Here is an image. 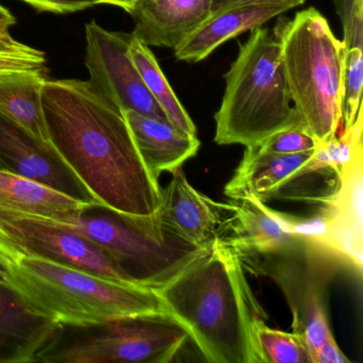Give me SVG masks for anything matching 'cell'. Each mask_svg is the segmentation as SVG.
<instances>
[{"label": "cell", "instance_id": "d6986e66", "mask_svg": "<svg viewBox=\"0 0 363 363\" xmlns=\"http://www.w3.org/2000/svg\"><path fill=\"white\" fill-rule=\"evenodd\" d=\"M46 80L40 71L0 74V113L50 143L42 103Z\"/></svg>", "mask_w": 363, "mask_h": 363}, {"label": "cell", "instance_id": "52a82bcc", "mask_svg": "<svg viewBox=\"0 0 363 363\" xmlns=\"http://www.w3.org/2000/svg\"><path fill=\"white\" fill-rule=\"evenodd\" d=\"M58 223L99 245L133 284L156 292L209 247L189 241L158 213L133 216L101 203L86 205L77 218Z\"/></svg>", "mask_w": 363, "mask_h": 363}, {"label": "cell", "instance_id": "7c38bea8", "mask_svg": "<svg viewBox=\"0 0 363 363\" xmlns=\"http://www.w3.org/2000/svg\"><path fill=\"white\" fill-rule=\"evenodd\" d=\"M0 169L50 186L84 203H99L52 143L0 113Z\"/></svg>", "mask_w": 363, "mask_h": 363}, {"label": "cell", "instance_id": "4fadbf2b", "mask_svg": "<svg viewBox=\"0 0 363 363\" xmlns=\"http://www.w3.org/2000/svg\"><path fill=\"white\" fill-rule=\"evenodd\" d=\"M158 214L182 237L208 247L224 238L230 203L214 201L193 188L182 167H177L172 172L169 186L161 190Z\"/></svg>", "mask_w": 363, "mask_h": 363}, {"label": "cell", "instance_id": "ac0fdd59", "mask_svg": "<svg viewBox=\"0 0 363 363\" xmlns=\"http://www.w3.org/2000/svg\"><path fill=\"white\" fill-rule=\"evenodd\" d=\"M90 203L76 201L28 178L0 169V206L65 223Z\"/></svg>", "mask_w": 363, "mask_h": 363}, {"label": "cell", "instance_id": "603a6c76", "mask_svg": "<svg viewBox=\"0 0 363 363\" xmlns=\"http://www.w3.org/2000/svg\"><path fill=\"white\" fill-rule=\"evenodd\" d=\"M254 146L262 152L288 155L309 152L318 148L320 144L303 125H298L278 131Z\"/></svg>", "mask_w": 363, "mask_h": 363}, {"label": "cell", "instance_id": "4dcf8cb0", "mask_svg": "<svg viewBox=\"0 0 363 363\" xmlns=\"http://www.w3.org/2000/svg\"><path fill=\"white\" fill-rule=\"evenodd\" d=\"M18 48L16 40L8 33H0V52H16Z\"/></svg>", "mask_w": 363, "mask_h": 363}, {"label": "cell", "instance_id": "1f68e13d", "mask_svg": "<svg viewBox=\"0 0 363 363\" xmlns=\"http://www.w3.org/2000/svg\"><path fill=\"white\" fill-rule=\"evenodd\" d=\"M95 5H111L122 8L126 12H130L138 0H94Z\"/></svg>", "mask_w": 363, "mask_h": 363}, {"label": "cell", "instance_id": "5bb4252c", "mask_svg": "<svg viewBox=\"0 0 363 363\" xmlns=\"http://www.w3.org/2000/svg\"><path fill=\"white\" fill-rule=\"evenodd\" d=\"M57 325L0 277V363L35 362Z\"/></svg>", "mask_w": 363, "mask_h": 363}, {"label": "cell", "instance_id": "2e32d148", "mask_svg": "<svg viewBox=\"0 0 363 363\" xmlns=\"http://www.w3.org/2000/svg\"><path fill=\"white\" fill-rule=\"evenodd\" d=\"M292 9L284 4L238 6L210 16L179 48L174 50L178 61L197 63L233 38L262 27L272 18Z\"/></svg>", "mask_w": 363, "mask_h": 363}, {"label": "cell", "instance_id": "6da1fadb", "mask_svg": "<svg viewBox=\"0 0 363 363\" xmlns=\"http://www.w3.org/2000/svg\"><path fill=\"white\" fill-rule=\"evenodd\" d=\"M42 103L50 143L99 203L133 216L158 213L162 188L118 106L78 79L46 80Z\"/></svg>", "mask_w": 363, "mask_h": 363}, {"label": "cell", "instance_id": "8fae6325", "mask_svg": "<svg viewBox=\"0 0 363 363\" xmlns=\"http://www.w3.org/2000/svg\"><path fill=\"white\" fill-rule=\"evenodd\" d=\"M223 241L238 256L269 255L301 247L313 239L309 220L272 209L256 199L231 201Z\"/></svg>", "mask_w": 363, "mask_h": 363}, {"label": "cell", "instance_id": "30bf717a", "mask_svg": "<svg viewBox=\"0 0 363 363\" xmlns=\"http://www.w3.org/2000/svg\"><path fill=\"white\" fill-rule=\"evenodd\" d=\"M84 33V65L92 86L124 112L167 120L131 60L129 44L133 35L107 30L94 20L86 24Z\"/></svg>", "mask_w": 363, "mask_h": 363}, {"label": "cell", "instance_id": "ffe728a7", "mask_svg": "<svg viewBox=\"0 0 363 363\" xmlns=\"http://www.w3.org/2000/svg\"><path fill=\"white\" fill-rule=\"evenodd\" d=\"M129 55L144 84L158 104L167 121L184 133L197 135L196 126L172 89L150 46L131 38Z\"/></svg>", "mask_w": 363, "mask_h": 363}, {"label": "cell", "instance_id": "7a4b0ae2", "mask_svg": "<svg viewBox=\"0 0 363 363\" xmlns=\"http://www.w3.org/2000/svg\"><path fill=\"white\" fill-rule=\"evenodd\" d=\"M157 293L208 362L254 363L250 329L267 316L226 242L214 241Z\"/></svg>", "mask_w": 363, "mask_h": 363}, {"label": "cell", "instance_id": "3957f363", "mask_svg": "<svg viewBox=\"0 0 363 363\" xmlns=\"http://www.w3.org/2000/svg\"><path fill=\"white\" fill-rule=\"evenodd\" d=\"M224 79V96L214 116L218 145L250 147L278 131L303 125L291 104L277 31L261 27L250 31Z\"/></svg>", "mask_w": 363, "mask_h": 363}, {"label": "cell", "instance_id": "f546056e", "mask_svg": "<svg viewBox=\"0 0 363 363\" xmlns=\"http://www.w3.org/2000/svg\"><path fill=\"white\" fill-rule=\"evenodd\" d=\"M16 24V16L7 8L0 5V33H9V29Z\"/></svg>", "mask_w": 363, "mask_h": 363}, {"label": "cell", "instance_id": "484cf974", "mask_svg": "<svg viewBox=\"0 0 363 363\" xmlns=\"http://www.w3.org/2000/svg\"><path fill=\"white\" fill-rule=\"evenodd\" d=\"M312 354L314 363H350V359L340 350L333 335L327 337Z\"/></svg>", "mask_w": 363, "mask_h": 363}, {"label": "cell", "instance_id": "44dd1931", "mask_svg": "<svg viewBox=\"0 0 363 363\" xmlns=\"http://www.w3.org/2000/svg\"><path fill=\"white\" fill-rule=\"evenodd\" d=\"M254 363H314L311 350L298 333L269 328L256 318L250 329Z\"/></svg>", "mask_w": 363, "mask_h": 363}, {"label": "cell", "instance_id": "e0dca14e", "mask_svg": "<svg viewBox=\"0 0 363 363\" xmlns=\"http://www.w3.org/2000/svg\"><path fill=\"white\" fill-rule=\"evenodd\" d=\"M138 152L155 179L173 172L194 157L201 147L197 135L178 129L167 120L125 111Z\"/></svg>", "mask_w": 363, "mask_h": 363}, {"label": "cell", "instance_id": "9c48e42d", "mask_svg": "<svg viewBox=\"0 0 363 363\" xmlns=\"http://www.w3.org/2000/svg\"><path fill=\"white\" fill-rule=\"evenodd\" d=\"M331 252H337L320 242H312L276 254L239 257L243 269L267 276L279 286L292 311L293 331L303 337L312 354L333 335L326 292L337 274V263Z\"/></svg>", "mask_w": 363, "mask_h": 363}, {"label": "cell", "instance_id": "d4e9b609", "mask_svg": "<svg viewBox=\"0 0 363 363\" xmlns=\"http://www.w3.org/2000/svg\"><path fill=\"white\" fill-rule=\"evenodd\" d=\"M42 12L67 14L82 11L95 6L94 0H22Z\"/></svg>", "mask_w": 363, "mask_h": 363}, {"label": "cell", "instance_id": "d6a6232c", "mask_svg": "<svg viewBox=\"0 0 363 363\" xmlns=\"http://www.w3.org/2000/svg\"><path fill=\"white\" fill-rule=\"evenodd\" d=\"M5 267H4V265L0 263V277H3L5 276Z\"/></svg>", "mask_w": 363, "mask_h": 363}, {"label": "cell", "instance_id": "9a60e30c", "mask_svg": "<svg viewBox=\"0 0 363 363\" xmlns=\"http://www.w3.org/2000/svg\"><path fill=\"white\" fill-rule=\"evenodd\" d=\"M129 14L133 38L176 50L211 16V0H138Z\"/></svg>", "mask_w": 363, "mask_h": 363}, {"label": "cell", "instance_id": "ba28073f", "mask_svg": "<svg viewBox=\"0 0 363 363\" xmlns=\"http://www.w3.org/2000/svg\"><path fill=\"white\" fill-rule=\"evenodd\" d=\"M189 337L188 330L167 311L86 324L58 323L35 362L167 363Z\"/></svg>", "mask_w": 363, "mask_h": 363}, {"label": "cell", "instance_id": "cb8c5ba5", "mask_svg": "<svg viewBox=\"0 0 363 363\" xmlns=\"http://www.w3.org/2000/svg\"><path fill=\"white\" fill-rule=\"evenodd\" d=\"M45 69L46 56L42 50L33 48L25 52H0V74Z\"/></svg>", "mask_w": 363, "mask_h": 363}, {"label": "cell", "instance_id": "5b68a950", "mask_svg": "<svg viewBox=\"0 0 363 363\" xmlns=\"http://www.w3.org/2000/svg\"><path fill=\"white\" fill-rule=\"evenodd\" d=\"M362 146V121L315 150L298 154H272L245 147L224 193L231 201L256 199L264 203L286 201L323 210L339 194L344 165Z\"/></svg>", "mask_w": 363, "mask_h": 363}, {"label": "cell", "instance_id": "f1b7e54d", "mask_svg": "<svg viewBox=\"0 0 363 363\" xmlns=\"http://www.w3.org/2000/svg\"><path fill=\"white\" fill-rule=\"evenodd\" d=\"M352 48L363 50V0H358L352 16L348 48Z\"/></svg>", "mask_w": 363, "mask_h": 363}, {"label": "cell", "instance_id": "277c9868", "mask_svg": "<svg viewBox=\"0 0 363 363\" xmlns=\"http://www.w3.org/2000/svg\"><path fill=\"white\" fill-rule=\"evenodd\" d=\"M5 278L42 313L58 323L86 324L118 316L165 312L156 291L114 281L38 257L5 265Z\"/></svg>", "mask_w": 363, "mask_h": 363}, {"label": "cell", "instance_id": "4316f807", "mask_svg": "<svg viewBox=\"0 0 363 363\" xmlns=\"http://www.w3.org/2000/svg\"><path fill=\"white\" fill-rule=\"evenodd\" d=\"M333 3L335 13L339 16L342 25V33H343L342 42L347 50L348 45H350L352 16H354V8H356L358 0H333Z\"/></svg>", "mask_w": 363, "mask_h": 363}, {"label": "cell", "instance_id": "83f0119b", "mask_svg": "<svg viewBox=\"0 0 363 363\" xmlns=\"http://www.w3.org/2000/svg\"><path fill=\"white\" fill-rule=\"evenodd\" d=\"M306 0H211V16L238 6L257 5V4H284L291 8L303 5Z\"/></svg>", "mask_w": 363, "mask_h": 363}, {"label": "cell", "instance_id": "7402d4cb", "mask_svg": "<svg viewBox=\"0 0 363 363\" xmlns=\"http://www.w3.org/2000/svg\"><path fill=\"white\" fill-rule=\"evenodd\" d=\"M363 50L348 48L344 55L342 82V122L352 126L362 113Z\"/></svg>", "mask_w": 363, "mask_h": 363}, {"label": "cell", "instance_id": "8992f818", "mask_svg": "<svg viewBox=\"0 0 363 363\" xmlns=\"http://www.w3.org/2000/svg\"><path fill=\"white\" fill-rule=\"evenodd\" d=\"M277 33L291 101L308 133L320 145L328 143L342 123L346 48L315 8L297 12Z\"/></svg>", "mask_w": 363, "mask_h": 363}]
</instances>
